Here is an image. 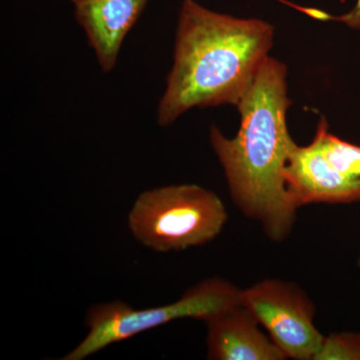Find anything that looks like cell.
I'll use <instances>...</instances> for the list:
<instances>
[{"instance_id": "6da1fadb", "label": "cell", "mask_w": 360, "mask_h": 360, "mask_svg": "<svg viewBox=\"0 0 360 360\" xmlns=\"http://www.w3.org/2000/svg\"><path fill=\"white\" fill-rule=\"evenodd\" d=\"M290 104L286 66L269 56L238 105L241 123L236 136L227 139L214 125L210 129L234 205L276 243L290 236L297 210L283 177L295 142L286 124Z\"/></svg>"}, {"instance_id": "7a4b0ae2", "label": "cell", "mask_w": 360, "mask_h": 360, "mask_svg": "<svg viewBox=\"0 0 360 360\" xmlns=\"http://www.w3.org/2000/svg\"><path fill=\"white\" fill-rule=\"evenodd\" d=\"M272 40L274 27L265 21L232 18L184 0L158 124L168 127L194 108L238 106L269 58Z\"/></svg>"}, {"instance_id": "3957f363", "label": "cell", "mask_w": 360, "mask_h": 360, "mask_svg": "<svg viewBox=\"0 0 360 360\" xmlns=\"http://www.w3.org/2000/svg\"><path fill=\"white\" fill-rule=\"evenodd\" d=\"M227 219L217 193L196 184H179L142 193L130 210L129 227L142 245L168 252L210 243Z\"/></svg>"}, {"instance_id": "277c9868", "label": "cell", "mask_w": 360, "mask_h": 360, "mask_svg": "<svg viewBox=\"0 0 360 360\" xmlns=\"http://www.w3.org/2000/svg\"><path fill=\"white\" fill-rule=\"evenodd\" d=\"M241 290L226 279L210 277L189 288L176 302L162 307L136 309L120 300L94 305L85 316L86 336L61 359L84 360L113 343L176 319L205 321L240 304Z\"/></svg>"}, {"instance_id": "5b68a950", "label": "cell", "mask_w": 360, "mask_h": 360, "mask_svg": "<svg viewBox=\"0 0 360 360\" xmlns=\"http://www.w3.org/2000/svg\"><path fill=\"white\" fill-rule=\"evenodd\" d=\"M240 302L288 359L314 360L324 335L314 326V302L300 286L264 279L241 290Z\"/></svg>"}, {"instance_id": "8992f818", "label": "cell", "mask_w": 360, "mask_h": 360, "mask_svg": "<svg viewBox=\"0 0 360 360\" xmlns=\"http://www.w3.org/2000/svg\"><path fill=\"white\" fill-rule=\"evenodd\" d=\"M286 191L295 207L328 203L360 202V181L335 169L322 153L317 141L307 146L293 142L283 172Z\"/></svg>"}, {"instance_id": "52a82bcc", "label": "cell", "mask_w": 360, "mask_h": 360, "mask_svg": "<svg viewBox=\"0 0 360 360\" xmlns=\"http://www.w3.org/2000/svg\"><path fill=\"white\" fill-rule=\"evenodd\" d=\"M149 0H78L75 20L86 35L99 68L110 72L117 65L123 41Z\"/></svg>"}, {"instance_id": "ba28073f", "label": "cell", "mask_w": 360, "mask_h": 360, "mask_svg": "<svg viewBox=\"0 0 360 360\" xmlns=\"http://www.w3.org/2000/svg\"><path fill=\"white\" fill-rule=\"evenodd\" d=\"M207 359L212 360H284L288 359L259 322L243 304L205 319Z\"/></svg>"}, {"instance_id": "9c48e42d", "label": "cell", "mask_w": 360, "mask_h": 360, "mask_svg": "<svg viewBox=\"0 0 360 360\" xmlns=\"http://www.w3.org/2000/svg\"><path fill=\"white\" fill-rule=\"evenodd\" d=\"M315 141L328 162L340 174L360 181V146L338 139L328 131V123L322 120L317 127Z\"/></svg>"}, {"instance_id": "30bf717a", "label": "cell", "mask_w": 360, "mask_h": 360, "mask_svg": "<svg viewBox=\"0 0 360 360\" xmlns=\"http://www.w3.org/2000/svg\"><path fill=\"white\" fill-rule=\"evenodd\" d=\"M314 360H360V333H333L324 336Z\"/></svg>"}, {"instance_id": "8fae6325", "label": "cell", "mask_w": 360, "mask_h": 360, "mask_svg": "<svg viewBox=\"0 0 360 360\" xmlns=\"http://www.w3.org/2000/svg\"><path fill=\"white\" fill-rule=\"evenodd\" d=\"M352 27L360 28V0H357L356 6L347 15L341 18Z\"/></svg>"}, {"instance_id": "7c38bea8", "label": "cell", "mask_w": 360, "mask_h": 360, "mask_svg": "<svg viewBox=\"0 0 360 360\" xmlns=\"http://www.w3.org/2000/svg\"><path fill=\"white\" fill-rule=\"evenodd\" d=\"M70 2H72L73 4H77L78 0H70Z\"/></svg>"}, {"instance_id": "4fadbf2b", "label": "cell", "mask_w": 360, "mask_h": 360, "mask_svg": "<svg viewBox=\"0 0 360 360\" xmlns=\"http://www.w3.org/2000/svg\"><path fill=\"white\" fill-rule=\"evenodd\" d=\"M359 267H360V257H359Z\"/></svg>"}]
</instances>
